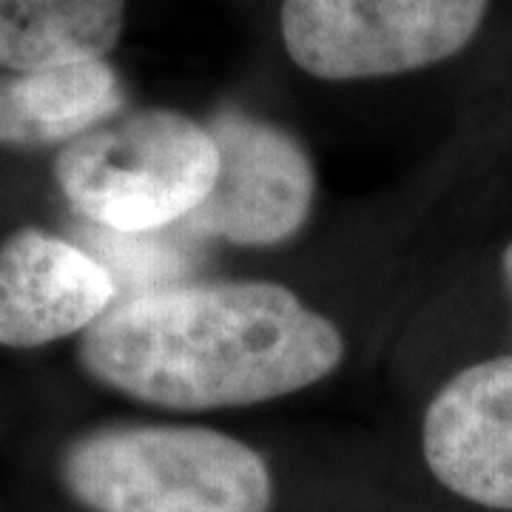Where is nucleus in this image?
Masks as SVG:
<instances>
[{"label":"nucleus","mask_w":512,"mask_h":512,"mask_svg":"<svg viewBox=\"0 0 512 512\" xmlns=\"http://www.w3.org/2000/svg\"><path fill=\"white\" fill-rule=\"evenodd\" d=\"M348 359L328 313L276 279H185L120 296L80 336L94 384L168 413H222L305 393Z\"/></svg>","instance_id":"nucleus-1"},{"label":"nucleus","mask_w":512,"mask_h":512,"mask_svg":"<svg viewBox=\"0 0 512 512\" xmlns=\"http://www.w3.org/2000/svg\"><path fill=\"white\" fill-rule=\"evenodd\" d=\"M89 512H274V467L251 441L197 421H120L74 436L57 461Z\"/></svg>","instance_id":"nucleus-2"},{"label":"nucleus","mask_w":512,"mask_h":512,"mask_svg":"<svg viewBox=\"0 0 512 512\" xmlns=\"http://www.w3.org/2000/svg\"><path fill=\"white\" fill-rule=\"evenodd\" d=\"M220 174L205 120L177 109L123 111L57 151V191L97 231L146 237L177 231Z\"/></svg>","instance_id":"nucleus-3"},{"label":"nucleus","mask_w":512,"mask_h":512,"mask_svg":"<svg viewBox=\"0 0 512 512\" xmlns=\"http://www.w3.org/2000/svg\"><path fill=\"white\" fill-rule=\"evenodd\" d=\"M490 0H282L279 35L299 72L328 83L382 80L456 57Z\"/></svg>","instance_id":"nucleus-4"},{"label":"nucleus","mask_w":512,"mask_h":512,"mask_svg":"<svg viewBox=\"0 0 512 512\" xmlns=\"http://www.w3.org/2000/svg\"><path fill=\"white\" fill-rule=\"evenodd\" d=\"M205 123L220 148V174L177 231L239 251H271L302 237L319 200V171L305 143L237 106L214 111Z\"/></svg>","instance_id":"nucleus-5"},{"label":"nucleus","mask_w":512,"mask_h":512,"mask_svg":"<svg viewBox=\"0 0 512 512\" xmlns=\"http://www.w3.org/2000/svg\"><path fill=\"white\" fill-rule=\"evenodd\" d=\"M424 470L447 495L512 512V353L456 370L424 404Z\"/></svg>","instance_id":"nucleus-6"},{"label":"nucleus","mask_w":512,"mask_h":512,"mask_svg":"<svg viewBox=\"0 0 512 512\" xmlns=\"http://www.w3.org/2000/svg\"><path fill=\"white\" fill-rule=\"evenodd\" d=\"M120 299L111 271L72 239L18 228L0 242V348L83 336Z\"/></svg>","instance_id":"nucleus-7"},{"label":"nucleus","mask_w":512,"mask_h":512,"mask_svg":"<svg viewBox=\"0 0 512 512\" xmlns=\"http://www.w3.org/2000/svg\"><path fill=\"white\" fill-rule=\"evenodd\" d=\"M126 109V86L109 60L40 72H0V146H69Z\"/></svg>","instance_id":"nucleus-8"},{"label":"nucleus","mask_w":512,"mask_h":512,"mask_svg":"<svg viewBox=\"0 0 512 512\" xmlns=\"http://www.w3.org/2000/svg\"><path fill=\"white\" fill-rule=\"evenodd\" d=\"M123 23L126 0H0V69L40 72L106 60Z\"/></svg>","instance_id":"nucleus-9"},{"label":"nucleus","mask_w":512,"mask_h":512,"mask_svg":"<svg viewBox=\"0 0 512 512\" xmlns=\"http://www.w3.org/2000/svg\"><path fill=\"white\" fill-rule=\"evenodd\" d=\"M498 276H501V291L507 296L512 311V239L504 245V251L498 256Z\"/></svg>","instance_id":"nucleus-10"}]
</instances>
